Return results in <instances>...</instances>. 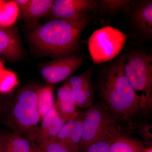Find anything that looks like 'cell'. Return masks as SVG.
Wrapping results in <instances>:
<instances>
[{"label": "cell", "mask_w": 152, "mask_h": 152, "mask_svg": "<svg viewBox=\"0 0 152 152\" xmlns=\"http://www.w3.org/2000/svg\"><path fill=\"white\" fill-rule=\"evenodd\" d=\"M126 57H122L105 69L99 83L102 102L118 121H131L140 112V97L125 74Z\"/></svg>", "instance_id": "6da1fadb"}, {"label": "cell", "mask_w": 152, "mask_h": 152, "mask_svg": "<svg viewBox=\"0 0 152 152\" xmlns=\"http://www.w3.org/2000/svg\"><path fill=\"white\" fill-rule=\"evenodd\" d=\"M89 22L87 16L78 20H52L31 33L32 42L41 51L58 58L69 56L79 45Z\"/></svg>", "instance_id": "7a4b0ae2"}, {"label": "cell", "mask_w": 152, "mask_h": 152, "mask_svg": "<svg viewBox=\"0 0 152 152\" xmlns=\"http://www.w3.org/2000/svg\"><path fill=\"white\" fill-rule=\"evenodd\" d=\"M124 70L136 94L140 97V112L151 109V55L134 51L130 52L126 58Z\"/></svg>", "instance_id": "3957f363"}, {"label": "cell", "mask_w": 152, "mask_h": 152, "mask_svg": "<svg viewBox=\"0 0 152 152\" xmlns=\"http://www.w3.org/2000/svg\"><path fill=\"white\" fill-rule=\"evenodd\" d=\"M37 100V90L31 88L22 90L16 98L8 121V125L13 129V132L31 142L40 121Z\"/></svg>", "instance_id": "277c9868"}, {"label": "cell", "mask_w": 152, "mask_h": 152, "mask_svg": "<svg viewBox=\"0 0 152 152\" xmlns=\"http://www.w3.org/2000/svg\"><path fill=\"white\" fill-rule=\"evenodd\" d=\"M118 120L102 103H97L86 112L80 152H84L90 146L110 139L117 128Z\"/></svg>", "instance_id": "5b68a950"}, {"label": "cell", "mask_w": 152, "mask_h": 152, "mask_svg": "<svg viewBox=\"0 0 152 152\" xmlns=\"http://www.w3.org/2000/svg\"><path fill=\"white\" fill-rule=\"evenodd\" d=\"M126 39L124 33L110 26L96 30L88 42L93 62L100 64L113 59L121 51Z\"/></svg>", "instance_id": "8992f818"}, {"label": "cell", "mask_w": 152, "mask_h": 152, "mask_svg": "<svg viewBox=\"0 0 152 152\" xmlns=\"http://www.w3.org/2000/svg\"><path fill=\"white\" fill-rule=\"evenodd\" d=\"M96 6L93 0H56L49 15L53 20H75L87 16Z\"/></svg>", "instance_id": "52a82bcc"}, {"label": "cell", "mask_w": 152, "mask_h": 152, "mask_svg": "<svg viewBox=\"0 0 152 152\" xmlns=\"http://www.w3.org/2000/svg\"><path fill=\"white\" fill-rule=\"evenodd\" d=\"M83 61V58L78 56L59 58L43 66L41 74L49 83H57L71 76Z\"/></svg>", "instance_id": "ba28073f"}, {"label": "cell", "mask_w": 152, "mask_h": 152, "mask_svg": "<svg viewBox=\"0 0 152 152\" xmlns=\"http://www.w3.org/2000/svg\"><path fill=\"white\" fill-rule=\"evenodd\" d=\"M68 83L70 86L72 95L77 107L85 109L93 105L94 95L91 69L78 75L71 77Z\"/></svg>", "instance_id": "9c48e42d"}, {"label": "cell", "mask_w": 152, "mask_h": 152, "mask_svg": "<svg viewBox=\"0 0 152 152\" xmlns=\"http://www.w3.org/2000/svg\"><path fill=\"white\" fill-rule=\"evenodd\" d=\"M42 122L41 126L38 127L31 141L37 144L38 147L39 148L53 142L67 122L60 117L55 104L53 107L45 116Z\"/></svg>", "instance_id": "30bf717a"}, {"label": "cell", "mask_w": 152, "mask_h": 152, "mask_svg": "<svg viewBox=\"0 0 152 152\" xmlns=\"http://www.w3.org/2000/svg\"><path fill=\"white\" fill-rule=\"evenodd\" d=\"M85 115L86 112H79L73 119L67 122L53 142L62 144L70 152H80L79 145L82 138Z\"/></svg>", "instance_id": "8fae6325"}, {"label": "cell", "mask_w": 152, "mask_h": 152, "mask_svg": "<svg viewBox=\"0 0 152 152\" xmlns=\"http://www.w3.org/2000/svg\"><path fill=\"white\" fill-rule=\"evenodd\" d=\"M21 53L20 39L15 30L0 26V57L13 61L18 59Z\"/></svg>", "instance_id": "7c38bea8"}, {"label": "cell", "mask_w": 152, "mask_h": 152, "mask_svg": "<svg viewBox=\"0 0 152 152\" xmlns=\"http://www.w3.org/2000/svg\"><path fill=\"white\" fill-rule=\"evenodd\" d=\"M109 152H145L147 148L143 142L114 129L110 137Z\"/></svg>", "instance_id": "4fadbf2b"}, {"label": "cell", "mask_w": 152, "mask_h": 152, "mask_svg": "<svg viewBox=\"0 0 152 152\" xmlns=\"http://www.w3.org/2000/svg\"><path fill=\"white\" fill-rule=\"evenodd\" d=\"M55 106L60 117L66 122L73 119L79 113L69 83H66L58 90Z\"/></svg>", "instance_id": "5bb4252c"}, {"label": "cell", "mask_w": 152, "mask_h": 152, "mask_svg": "<svg viewBox=\"0 0 152 152\" xmlns=\"http://www.w3.org/2000/svg\"><path fill=\"white\" fill-rule=\"evenodd\" d=\"M53 2V0H29L22 10L23 17L30 24H35L40 18L49 15Z\"/></svg>", "instance_id": "9a60e30c"}, {"label": "cell", "mask_w": 152, "mask_h": 152, "mask_svg": "<svg viewBox=\"0 0 152 152\" xmlns=\"http://www.w3.org/2000/svg\"><path fill=\"white\" fill-rule=\"evenodd\" d=\"M54 106L53 92L51 85H47L37 90V110L40 121Z\"/></svg>", "instance_id": "2e32d148"}, {"label": "cell", "mask_w": 152, "mask_h": 152, "mask_svg": "<svg viewBox=\"0 0 152 152\" xmlns=\"http://www.w3.org/2000/svg\"><path fill=\"white\" fill-rule=\"evenodd\" d=\"M134 19L141 31L147 34L152 33V2H148L141 6L136 12Z\"/></svg>", "instance_id": "e0dca14e"}, {"label": "cell", "mask_w": 152, "mask_h": 152, "mask_svg": "<svg viewBox=\"0 0 152 152\" xmlns=\"http://www.w3.org/2000/svg\"><path fill=\"white\" fill-rule=\"evenodd\" d=\"M19 14V7L14 1L6 2L0 12V26L11 27L17 20Z\"/></svg>", "instance_id": "ac0fdd59"}, {"label": "cell", "mask_w": 152, "mask_h": 152, "mask_svg": "<svg viewBox=\"0 0 152 152\" xmlns=\"http://www.w3.org/2000/svg\"><path fill=\"white\" fill-rule=\"evenodd\" d=\"M18 84L15 74L4 69L0 73V92L8 93Z\"/></svg>", "instance_id": "d6986e66"}, {"label": "cell", "mask_w": 152, "mask_h": 152, "mask_svg": "<svg viewBox=\"0 0 152 152\" xmlns=\"http://www.w3.org/2000/svg\"><path fill=\"white\" fill-rule=\"evenodd\" d=\"M99 2L105 8L110 11L127 8L130 5L131 3V1L126 0H103Z\"/></svg>", "instance_id": "ffe728a7"}, {"label": "cell", "mask_w": 152, "mask_h": 152, "mask_svg": "<svg viewBox=\"0 0 152 152\" xmlns=\"http://www.w3.org/2000/svg\"><path fill=\"white\" fill-rule=\"evenodd\" d=\"M152 125L144 124L139 125L137 129V133L142 137L147 143H152Z\"/></svg>", "instance_id": "44dd1931"}, {"label": "cell", "mask_w": 152, "mask_h": 152, "mask_svg": "<svg viewBox=\"0 0 152 152\" xmlns=\"http://www.w3.org/2000/svg\"><path fill=\"white\" fill-rule=\"evenodd\" d=\"M110 139L91 145L84 152H109Z\"/></svg>", "instance_id": "7402d4cb"}, {"label": "cell", "mask_w": 152, "mask_h": 152, "mask_svg": "<svg viewBox=\"0 0 152 152\" xmlns=\"http://www.w3.org/2000/svg\"><path fill=\"white\" fill-rule=\"evenodd\" d=\"M43 152H70L62 144L53 142L40 148Z\"/></svg>", "instance_id": "603a6c76"}, {"label": "cell", "mask_w": 152, "mask_h": 152, "mask_svg": "<svg viewBox=\"0 0 152 152\" xmlns=\"http://www.w3.org/2000/svg\"><path fill=\"white\" fill-rule=\"evenodd\" d=\"M28 1L29 0H15L14 1L16 3L19 9H21L22 10L27 4Z\"/></svg>", "instance_id": "cb8c5ba5"}, {"label": "cell", "mask_w": 152, "mask_h": 152, "mask_svg": "<svg viewBox=\"0 0 152 152\" xmlns=\"http://www.w3.org/2000/svg\"><path fill=\"white\" fill-rule=\"evenodd\" d=\"M31 152H43L40 148L37 146H34Z\"/></svg>", "instance_id": "d4e9b609"}, {"label": "cell", "mask_w": 152, "mask_h": 152, "mask_svg": "<svg viewBox=\"0 0 152 152\" xmlns=\"http://www.w3.org/2000/svg\"><path fill=\"white\" fill-rule=\"evenodd\" d=\"M5 3L6 1L0 0V12H1V11L2 10L4 5L5 4Z\"/></svg>", "instance_id": "484cf974"}, {"label": "cell", "mask_w": 152, "mask_h": 152, "mask_svg": "<svg viewBox=\"0 0 152 152\" xmlns=\"http://www.w3.org/2000/svg\"><path fill=\"white\" fill-rule=\"evenodd\" d=\"M0 152H4L2 145L1 134H0Z\"/></svg>", "instance_id": "4316f807"}, {"label": "cell", "mask_w": 152, "mask_h": 152, "mask_svg": "<svg viewBox=\"0 0 152 152\" xmlns=\"http://www.w3.org/2000/svg\"><path fill=\"white\" fill-rule=\"evenodd\" d=\"M4 69V68L3 64L0 61V73Z\"/></svg>", "instance_id": "83f0119b"}, {"label": "cell", "mask_w": 152, "mask_h": 152, "mask_svg": "<svg viewBox=\"0 0 152 152\" xmlns=\"http://www.w3.org/2000/svg\"><path fill=\"white\" fill-rule=\"evenodd\" d=\"M145 152H152V147L150 146L147 148Z\"/></svg>", "instance_id": "f1b7e54d"}, {"label": "cell", "mask_w": 152, "mask_h": 152, "mask_svg": "<svg viewBox=\"0 0 152 152\" xmlns=\"http://www.w3.org/2000/svg\"><path fill=\"white\" fill-rule=\"evenodd\" d=\"M1 104H0V110H1Z\"/></svg>", "instance_id": "f546056e"}]
</instances>
